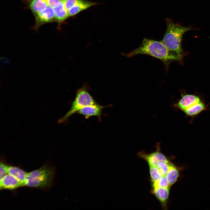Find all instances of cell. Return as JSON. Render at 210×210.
I'll use <instances>...</instances> for the list:
<instances>
[{
  "label": "cell",
  "instance_id": "7c38bea8",
  "mask_svg": "<svg viewBox=\"0 0 210 210\" xmlns=\"http://www.w3.org/2000/svg\"><path fill=\"white\" fill-rule=\"evenodd\" d=\"M64 1H62L57 6L53 8L56 22L59 23L64 21L69 17L68 11L65 6Z\"/></svg>",
  "mask_w": 210,
  "mask_h": 210
},
{
  "label": "cell",
  "instance_id": "5bb4252c",
  "mask_svg": "<svg viewBox=\"0 0 210 210\" xmlns=\"http://www.w3.org/2000/svg\"><path fill=\"white\" fill-rule=\"evenodd\" d=\"M48 6L46 0H30L29 6L35 15L44 10Z\"/></svg>",
  "mask_w": 210,
  "mask_h": 210
},
{
  "label": "cell",
  "instance_id": "5b68a950",
  "mask_svg": "<svg viewBox=\"0 0 210 210\" xmlns=\"http://www.w3.org/2000/svg\"><path fill=\"white\" fill-rule=\"evenodd\" d=\"M34 15L35 22L33 29L36 31L45 24L56 22L54 9L48 5L44 10Z\"/></svg>",
  "mask_w": 210,
  "mask_h": 210
},
{
  "label": "cell",
  "instance_id": "9a60e30c",
  "mask_svg": "<svg viewBox=\"0 0 210 210\" xmlns=\"http://www.w3.org/2000/svg\"><path fill=\"white\" fill-rule=\"evenodd\" d=\"M169 188H159L153 189V193L158 200L162 202L167 200L169 192Z\"/></svg>",
  "mask_w": 210,
  "mask_h": 210
},
{
  "label": "cell",
  "instance_id": "603a6c76",
  "mask_svg": "<svg viewBox=\"0 0 210 210\" xmlns=\"http://www.w3.org/2000/svg\"><path fill=\"white\" fill-rule=\"evenodd\" d=\"M0 60L1 63L5 64H7L10 62L9 59L4 57H1Z\"/></svg>",
  "mask_w": 210,
  "mask_h": 210
},
{
  "label": "cell",
  "instance_id": "ffe728a7",
  "mask_svg": "<svg viewBox=\"0 0 210 210\" xmlns=\"http://www.w3.org/2000/svg\"><path fill=\"white\" fill-rule=\"evenodd\" d=\"M8 166L3 162H1L0 165V180L8 173Z\"/></svg>",
  "mask_w": 210,
  "mask_h": 210
},
{
  "label": "cell",
  "instance_id": "3957f363",
  "mask_svg": "<svg viewBox=\"0 0 210 210\" xmlns=\"http://www.w3.org/2000/svg\"><path fill=\"white\" fill-rule=\"evenodd\" d=\"M53 169L45 165L27 173L24 186L31 187L46 188L50 186L54 178Z\"/></svg>",
  "mask_w": 210,
  "mask_h": 210
},
{
  "label": "cell",
  "instance_id": "7402d4cb",
  "mask_svg": "<svg viewBox=\"0 0 210 210\" xmlns=\"http://www.w3.org/2000/svg\"><path fill=\"white\" fill-rule=\"evenodd\" d=\"M65 0H46L48 6L53 8L56 7L62 1Z\"/></svg>",
  "mask_w": 210,
  "mask_h": 210
},
{
  "label": "cell",
  "instance_id": "d6986e66",
  "mask_svg": "<svg viewBox=\"0 0 210 210\" xmlns=\"http://www.w3.org/2000/svg\"><path fill=\"white\" fill-rule=\"evenodd\" d=\"M150 172L152 181L155 182L158 180L162 175L157 167L149 165Z\"/></svg>",
  "mask_w": 210,
  "mask_h": 210
},
{
  "label": "cell",
  "instance_id": "e0dca14e",
  "mask_svg": "<svg viewBox=\"0 0 210 210\" xmlns=\"http://www.w3.org/2000/svg\"><path fill=\"white\" fill-rule=\"evenodd\" d=\"M172 164L169 162L162 161L159 162L156 167L162 176H166Z\"/></svg>",
  "mask_w": 210,
  "mask_h": 210
},
{
  "label": "cell",
  "instance_id": "4fadbf2b",
  "mask_svg": "<svg viewBox=\"0 0 210 210\" xmlns=\"http://www.w3.org/2000/svg\"><path fill=\"white\" fill-rule=\"evenodd\" d=\"M8 174L15 177L24 186V183L27 173L18 167L8 166Z\"/></svg>",
  "mask_w": 210,
  "mask_h": 210
},
{
  "label": "cell",
  "instance_id": "44dd1931",
  "mask_svg": "<svg viewBox=\"0 0 210 210\" xmlns=\"http://www.w3.org/2000/svg\"><path fill=\"white\" fill-rule=\"evenodd\" d=\"M81 0H65L64 4L67 11L71 7L78 3Z\"/></svg>",
  "mask_w": 210,
  "mask_h": 210
},
{
  "label": "cell",
  "instance_id": "7a4b0ae2",
  "mask_svg": "<svg viewBox=\"0 0 210 210\" xmlns=\"http://www.w3.org/2000/svg\"><path fill=\"white\" fill-rule=\"evenodd\" d=\"M166 30L161 41L171 52L181 60L183 56L181 42L184 34L186 32L194 29L191 27H184L180 23H174L169 18L166 19Z\"/></svg>",
  "mask_w": 210,
  "mask_h": 210
},
{
  "label": "cell",
  "instance_id": "6da1fadb",
  "mask_svg": "<svg viewBox=\"0 0 210 210\" xmlns=\"http://www.w3.org/2000/svg\"><path fill=\"white\" fill-rule=\"evenodd\" d=\"M123 55L131 57L138 55H148L160 60L164 64L166 70L169 64L174 61L181 60L170 51L162 41L144 38L140 46L129 53H123Z\"/></svg>",
  "mask_w": 210,
  "mask_h": 210
},
{
  "label": "cell",
  "instance_id": "ba28073f",
  "mask_svg": "<svg viewBox=\"0 0 210 210\" xmlns=\"http://www.w3.org/2000/svg\"><path fill=\"white\" fill-rule=\"evenodd\" d=\"M23 186L22 183L15 177L7 174L0 180V189L14 190Z\"/></svg>",
  "mask_w": 210,
  "mask_h": 210
},
{
  "label": "cell",
  "instance_id": "ac0fdd59",
  "mask_svg": "<svg viewBox=\"0 0 210 210\" xmlns=\"http://www.w3.org/2000/svg\"><path fill=\"white\" fill-rule=\"evenodd\" d=\"M170 186L166 176H162L158 180L154 182L153 184V189L159 188H169Z\"/></svg>",
  "mask_w": 210,
  "mask_h": 210
},
{
  "label": "cell",
  "instance_id": "8fae6325",
  "mask_svg": "<svg viewBox=\"0 0 210 210\" xmlns=\"http://www.w3.org/2000/svg\"><path fill=\"white\" fill-rule=\"evenodd\" d=\"M97 3L90 1L81 0L80 1L71 7L68 11L69 17L72 16L86 9Z\"/></svg>",
  "mask_w": 210,
  "mask_h": 210
},
{
  "label": "cell",
  "instance_id": "2e32d148",
  "mask_svg": "<svg viewBox=\"0 0 210 210\" xmlns=\"http://www.w3.org/2000/svg\"><path fill=\"white\" fill-rule=\"evenodd\" d=\"M179 173L177 169L172 164L166 175L167 180L170 186L174 183L178 178Z\"/></svg>",
  "mask_w": 210,
  "mask_h": 210
},
{
  "label": "cell",
  "instance_id": "9c48e42d",
  "mask_svg": "<svg viewBox=\"0 0 210 210\" xmlns=\"http://www.w3.org/2000/svg\"><path fill=\"white\" fill-rule=\"evenodd\" d=\"M159 145L158 143L157 145V150L155 152L148 155H144L149 165L156 167L158 163L161 162H168L165 156L160 152Z\"/></svg>",
  "mask_w": 210,
  "mask_h": 210
},
{
  "label": "cell",
  "instance_id": "30bf717a",
  "mask_svg": "<svg viewBox=\"0 0 210 210\" xmlns=\"http://www.w3.org/2000/svg\"><path fill=\"white\" fill-rule=\"evenodd\" d=\"M208 104L204 100L195 104L183 112L187 116L193 117L207 110Z\"/></svg>",
  "mask_w": 210,
  "mask_h": 210
},
{
  "label": "cell",
  "instance_id": "277c9868",
  "mask_svg": "<svg viewBox=\"0 0 210 210\" xmlns=\"http://www.w3.org/2000/svg\"><path fill=\"white\" fill-rule=\"evenodd\" d=\"M89 89L87 84H84L82 87L77 90L71 108L63 117L58 120V123L65 121L72 115L76 113L81 108L96 103L89 93Z\"/></svg>",
  "mask_w": 210,
  "mask_h": 210
},
{
  "label": "cell",
  "instance_id": "8992f818",
  "mask_svg": "<svg viewBox=\"0 0 210 210\" xmlns=\"http://www.w3.org/2000/svg\"><path fill=\"white\" fill-rule=\"evenodd\" d=\"M181 96L174 106L183 112L203 100L200 96L195 94L182 93Z\"/></svg>",
  "mask_w": 210,
  "mask_h": 210
},
{
  "label": "cell",
  "instance_id": "52a82bcc",
  "mask_svg": "<svg viewBox=\"0 0 210 210\" xmlns=\"http://www.w3.org/2000/svg\"><path fill=\"white\" fill-rule=\"evenodd\" d=\"M105 107V106L96 103L81 108L76 113L84 116L86 118L92 116H96L100 120L102 109Z\"/></svg>",
  "mask_w": 210,
  "mask_h": 210
}]
</instances>
